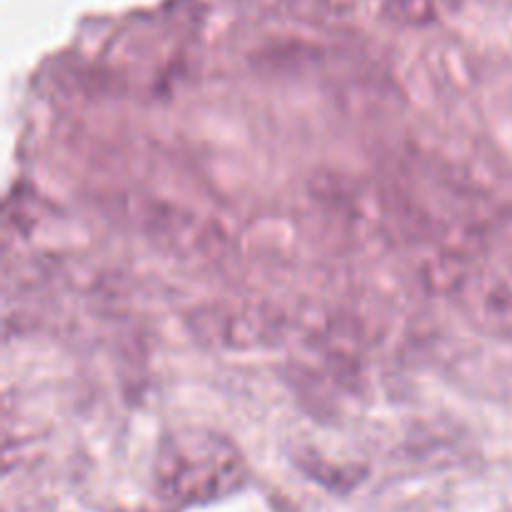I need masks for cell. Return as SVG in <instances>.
<instances>
[{"mask_svg":"<svg viewBox=\"0 0 512 512\" xmlns=\"http://www.w3.org/2000/svg\"><path fill=\"white\" fill-rule=\"evenodd\" d=\"M245 480L243 455L225 438L205 430H183L160 445L155 483L175 503H210L235 493Z\"/></svg>","mask_w":512,"mask_h":512,"instance_id":"obj_1","label":"cell"},{"mask_svg":"<svg viewBox=\"0 0 512 512\" xmlns=\"http://www.w3.org/2000/svg\"><path fill=\"white\" fill-rule=\"evenodd\" d=\"M188 328L200 343L213 348L250 350L278 343L283 335V318L268 305L220 300L195 308L188 318Z\"/></svg>","mask_w":512,"mask_h":512,"instance_id":"obj_2","label":"cell"},{"mask_svg":"<svg viewBox=\"0 0 512 512\" xmlns=\"http://www.w3.org/2000/svg\"><path fill=\"white\" fill-rule=\"evenodd\" d=\"M143 233L165 253L185 260L215 258L223 250V233L210 220L183 205L150 203L140 218Z\"/></svg>","mask_w":512,"mask_h":512,"instance_id":"obj_3","label":"cell"},{"mask_svg":"<svg viewBox=\"0 0 512 512\" xmlns=\"http://www.w3.org/2000/svg\"><path fill=\"white\" fill-rule=\"evenodd\" d=\"M463 313L485 333L512 330V288L508 280L490 270L470 273L460 283L458 293Z\"/></svg>","mask_w":512,"mask_h":512,"instance_id":"obj_4","label":"cell"}]
</instances>
